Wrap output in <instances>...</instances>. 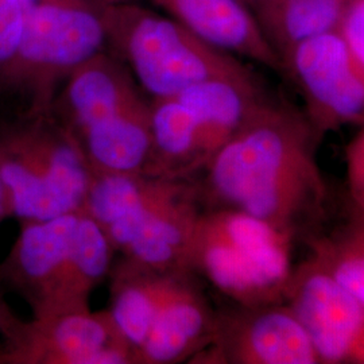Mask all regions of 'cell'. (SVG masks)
<instances>
[{
	"mask_svg": "<svg viewBox=\"0 0 364 364\" xmlns=\"http://www.w3.org/2000/svg\"><path fill=\"white\" fill-rule=\"evenodd\" d=\"M320 136L305 114L266 100L192 180L203 207L235 209L296 236L326 204Z\"/></svg>",
	"mask_w": 364,
	"mask_h": 364,
	"instance_id": "cell-1",
	"label": "cell"
},
{
	"mask_svg": "<svg viewBox=\"0 0 364 364\" xmlns=\"http://www.w3.org/2000/svg\"><path fill=\"white\" fill-rule=\"evenodd\" d=\"M52 115L93 174L144 171L151 147L150 102L119 57L102 50L77 66L57 93Z\"/></svg>",
	"mask_w": 364,
	"mask_h": 364,
	"instance_id": "cell-2",
	"label": "cell"
},
{
	"mask_svg": "<svg viewBox=\"0 0 364 364\" xmlns=\"http://www.w3.org/2000/svg\"><path fill=\"white\" fill-rule=\"evenodd\" d=\"M115 250L82 209L22 221L0 263V284L26 301L34 317L91 309L90 299L112 269Z\"/></svg>",
	"mask_w": 364,
	"mask_h": 364,
	"instance_id": "cell-3",
	"label": "cell"
},
{
	"mask_svg": "<svg viewBox=\"0 0 364 364\" xmlns=\"http://www.w3.org/2000/svg\"><path fill=\"white\" fill-rule=\"evenodd\" d=\"M203 209L192 180L144 171L95 174L84 204L115 252L164 272H188L189 247Z\"/></svg>",
	"mask_w": 364,
	"mask_h": 364,
	"instance_id": "cell-4",
	"label": "cell"
},
{
	"mask_svg": "<svg viewBox=\"0 0 364 364\" xmlns=\"http://www.w3.org/2000/svg\"><path fill=\"white\" fill-rule=\"evenodd\" d=\"M293 239L247 213L204 208L192 236L188 272L234 305L284 302L294 269Z\"/></svg>",
	"mask_w": 364,
	"mask_h": 364,
	"instance_id": "cell-5",
	"label": "cell"
},
{
	"mask_svg": "<svg viewBox=\"0 0 364 364\" xmlns=\"http://www.w3.org/2000/svg\"><path fill=\"white\" fill-rule=\"evenodd\" d=\"M93 177L76 141L52 112L0 124V178L11 218L19 223L84 208Z\"/></svg>",
	"mask_w": 364,
	"mask_h": 364,
	"instance_id": "cell-6",
	"label": "cell"
},
{
	"mask_svg": "<svg viewBox=\"0 0 364 364\" xmlns=\"http://www.w3.org/2000/svg\"><path fill=\"white\" fill-rule=\"evenodd\" d=\"M105 26L107 43L151 99L213 78L254 75L239 57L209 45L166 14L130 0L107 4Z\"/></svg>",
	"mask_w": 364,
	"mask_h": 364,
	"instance_id": "cell-7",
	"label": "cell"
},
{
	"mask_svg": "<svg viewBox=\"0 0 364 364\" xmlns=\"http://www.w3.org/2000/svg\"><path fill=\"white\" fill-rule=\"evenodd\" d=\"M114 0H36L26 14L23 38L0 93H14L22 117L52 112L68 76L105 50V11Z\"/></svg>",
	"mask_w": 364,
	"mask_h": 364,
	"instance_id": "cell-8",
	"label": "cell"
},
{
	"mask_svg": "<svg viewBox=\"0 0 364 364\" xmlns=\"http://www.w3.org/2000/svg\"><path fill=\"white\" fill-rule=\"evenodd\" d=\"M320 134L364 124V69L338 30L305 39L281 55Z\"/></svg>",
	"mask_w": 364,
	"mask_h": 364,
	"instance_id": "cell-9",
	"label": "cell"
},
{
	"mask_svg": "<svg viewBox=\"0 0 364 364\" xmlns=\"http://www.w3.org/2000/svg\"><path fill=\"white\" fill-rule=\"evenodd\" d=\"M1 364H135V356L107 309H87L19 318Z\"/></svg>",
	"mask_w": 364,
	"mask_h": 364,
	"instance_id": "cell-10",
	"label": "cell"
},
{
	"mask_svg": "<svg viewBox=\"0 0 364 364\" xmlns=\"http://www.w3.org/2000/svg\"><path fill=\"white\" fill-rule=\"evenodd\" d=\"M192 363L320 364L312 341L287 302L218 311L215 338Z\"/></svg>",
	"mask_w": 364,
	"mask_h": 364,
	"instance_id": "cell-11",
	"label": "cell"
},
{
	"mask_svg": "<svg viewBox=\"0 0 364 364\" xmlns=\"http://www.w3.org/2000/svg\"><path fill=\"white\" fill-rule=\"evenodd\" d=\"M285 302L321 364H364V306L309 257L294 266Z\"/></svg>",
	"mask_w": 364,
	"mask_h": 364,
	"instance_id": "cell-12",
	"label": "cell"
},
{
	"mask_svg": "<svg viewBox=\"0 0 364 364\" xmlns=\"http://www.w3.org/2000/svg\"><path fill=\"white\" fill-rule=\"evenodd\" d=\"M200 284L191 272L177 275L136 352V364L192 363L208 348L216 332L218 311Z\"/></svg>",
	"mask_w": 364,
	"mask_h": 364,
	"instance_id": "cell-13",
	"label": "cell"
},
{
	"mask_svg": "<svg viewBox=\"0 0 364 364\" xmlns=\"http://www.w3.org/2000/svg\"><path fill=\"white\" fill-rule=\"evenodd\" d=\"M209 45L274 70L282 63L252 9L242 0H150Z\"/></svg>",
	"mask_w": 364,
	"mask_h": 364,
	"instance_id": "cell-14",
	"label": "cell"
},
{
	"mask_svg": "<svg viewBox=\"0 0 364 364\" xmlns=\"http://www.w3.org/2000/svg\"><path fill=\"white\" fill-rule=\"evenodd\" d=\"M185 272V270H181ZM181 272H164L120 258L109 272L107 309L135 356L156 320V313Z\"/></svg>",
	"mask_w": 364,
	"mask_h": 364,
	"instance_id": "cell-15",
	"label": "cell"
},
{
	"mask_svg": "<svg viewBox=\"0 0 364 364\" xmlns=\"http://www.w3.org/2000/svg\"><path fill=\"white\" fill-rule=\"evenodd\" d=\"M351 0H254L252 11L279 58L305 39L338 30Z\"/></svg>",
	"mask_w": 364,
	"mask_h": 364,
	"instance_id": "cell-16",
	"label": "cell"
},
{
	"mask_svg": "<svg viewBox=\"0 0 364 364\" xmlns=\"http://www.w3.org/2000/svg\"><path fill=\"white\" fill-rule=\"evenodd\" d=\"M311 242V257L364 306V215Z\"/></svg>",
	"mask_w": 364,
	"mask_h": 364,
	"instance_id": "cell-17",
	"label": "cell"
},
{
	"mask_svg": "<svg viewBox=\"0 0 364 364\" xmlns=\"http://www.w3.org/2000/svg\"><path fill=\"white\" fill-rule=\"evenodd\" d=\"M27 7L23 0H0V84L13 65L23 38Z\"/></svg>",
	"mask_w": 364,
	"mask_h": 364,
	"instance_id": "cell-18",
	"label": "cell"
},
{
	"mask_svg": "<svg viewBox=\"0 0 364 364\" xmlns=\"http://www.w3.org/2000/svg\"><path fill=\"white\" fill-rule=\"evenodd\" d=\"M346 168L353 210L364 215V124L346 147Z\"/></svg>",
	"mask_w": 364,
	"mask_h": 364,
	"instance_id": "cell-19",
	"label": "cell"
},
{
	"mask_svg": "<svg viewBox=\"0 0 364 364\" xmlns=\"http://www.w3.org/2000/svg\"><path fill=\"white\" fill-rule=\"evenodd\" d=\"M338 31L364 69V0H351Z\"/></svg>",
	"mask_w": 364,
	"mask_h": 364,
	"instance_id": "cell-20",
	"label": "cell"
},
{
	"mask_svg": "<svg viewBox=\"0 0 364 364\" xmlns=\"http://www.w3.org/2000/svg\"><path fill=\"white\" fill-rule=\"evenodd\" d=\"M19 317L14 314L10 306L4 302V299L0 294V364L3 359V350L7 338H10L14 328L16 326Z\"/></svg>",
	"mask_w": 364,
	"mask_h": 364,
	"instance_id": "cell-21",
	"label": "cell"
},
{
	"mask_svg": "<svg viewBox=\"0 0 364 364\" xmlns=\"http://www.w3.org/2000/svg\"><path fill=\"white\" fill-rule=\"evenodd\" d=\"M7 218H11V210H10L9 196H7V192H6L4 183H3L1 178H0V225Z\"/></svg>",
	"mask_w": 364,
	"mask_h": 364,
	"instance_id": "cell-22",
	"label": "cell"
},
{
	"mask_svg": "<svg viewBox=\"0 0 364 364\" xmlns=\"http://www.w3.org/2000/svg\"><path fill=\"white\" fill-rule=\"evenodd\" d=\"M23 1H25V4H26V7H27V9H28V7H30V6H31V4H33V3H34V1H36V0H23Z\"/></svg>",
	"mask_w": 364,
	"mask_h": 364,
	"instance_id": "cell-23",
	"label": "cell"
},
{
	"mask_svg": "<svg viewBox=\"0 0 364 364\" xmlns=\"http://www.w3.org/2000/svg\"><path fill=\"white\" fill-rule=\"evenodd\" d=\"M242 1H245L247 6H250V7L252 9V3H254V0H242Z\"/></svg>",
	"mask_w": 364,
	"mask_h": 364,
	"instance_id": "cell-24",
	"label": "cell"
}]
</instances>
